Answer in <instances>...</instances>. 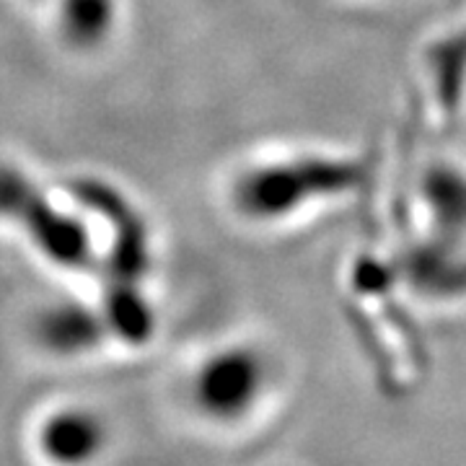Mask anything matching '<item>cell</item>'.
Instances as JSON below:
<instances>
[{
	"label": "cell",
	"mask_w": 466,
	"mask_h": 466,
	"mask_svg": "<svg viewBox=\"0 0 466 466\" xmlns=\"http://www.w3.org/2000/svg\"><path fill=\"white\" fill-rule=\"evenodd\" d=\"M280 394L275 355L249 337L220 339L184 370V412L210 433L238 435L257 428Z\"/></svg>",
	"instance_id": "obj_1"
},
{
	"label": "cell",
	"mask_w": 466,
	"mask_h": 466,
	"mask_svg": "<svg viewBox=\"0 0 466 466\" xmlns=\"http://www.w3.org/2000/svg\"><path fill=\"white\" fill-rule=\"evenodd\" d=\"M116 21L115 0H63L60 29L73 47H96L112 36Z\"/></svg>",
	"instance_id": "obj_5"
},
{
	"label": "cell",
	"mask_w": 466,
	"mask_h": 466,
	"mask_svg": "<svg viewBox=\"0 0 466 466\" xmlns=\"http://www.w3.org/2000/svg\"><path fill=\"white\" fill-rule=\"evenodd\" d=\"M352 179L342 161L329 158H288V161H267L254 164L236 177L231 200L238 213L249 220L275 223L285 216L303 210L314 202L324 200V195H334L345 189Z\"/></svg>",
	"instance_id": "obj_2"
},
{
	"label": "cell",
	"mask_w": 466,
	"mask_h": 466,
	"mask_svg": "<svg viewBox=\"0 0 466 466\" xmlns=\"http://www.w3.org/2000/svg\"><path fill=\"white\" fill-rule=\"evenodd\" d=\"M34 466H101L115 451L109 415L86 400H55L26 425Z\"/></svg>",
	"instance_id": "obj_3"
},
{
	"label": "cell",
	"mask_w": 466,
	"mask_h": 466,
	"mask_svg": "<svg viewBox=\"0 0 466 466\" xmlns=\"http://www.w3.org/2000/svg\"><path fill=\"white\" fill-rule=\"evenodd\" d=\"M34 342L57 360H84L112 345L99 309L84 303H55L34 319Z\"/></svg>",
	"instance_id": "obj_4"
}]
</instances>
